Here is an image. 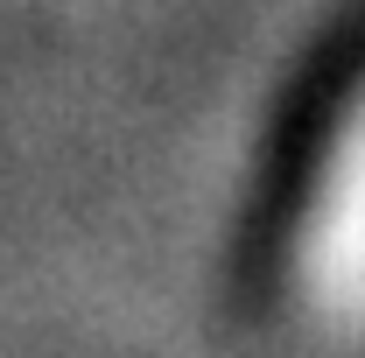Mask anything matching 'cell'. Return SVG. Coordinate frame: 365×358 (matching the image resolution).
I'll return each mask as SVG.
<instances>
[{"label": "cell", "instance_id": "6da1fadb", "mask_svg": "<svg viewBox=\"0 0 365 358\" xmlns=\"http://www.w3.org/2000/svg\"><path fill=\"white\" fill-rule=\"evenodd\" d=\"M323 281L337 302H365V127L344 155V176H337V204L323 225Z\"/></svg>", "mask_w": 365, "mask_h": 358}]
</instances>
